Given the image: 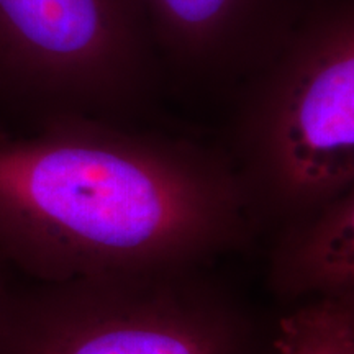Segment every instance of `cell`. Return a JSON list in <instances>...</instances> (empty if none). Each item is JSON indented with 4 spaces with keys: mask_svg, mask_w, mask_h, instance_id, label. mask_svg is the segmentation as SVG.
<instances>
[{
    "mask_svg": "<svg viewBox=\"0 0 354 354\" xmlns=\"http://www.w3.org/2000/svg\"><path fill=\"white\" fill-rule=\"evenodd\" d=\"M82 113L0 117V266L43 284L136 276L241 236L225 143Z\"/></svg>",
    "mask_w": 354,
    "mask_h": 354,
    "instance_id": "6da1fadb",
    "label": "cell"
},
{
    "mask_svg": "<svg viewBox=\"0 0 354 354\" xmlns=\"http://www.w3.org/2000/svg\"><path fill=\"white\" fill-rule=\"evenodd\" d=\"M227 99V145L258 214H312L354 190V0H297Z\"/></svg>",
    "mask_w": 354,
    "mask_h": 354,
    "instance_id": "7a4b0ae2",
    "label": "cell"
},
{
    "mask_svg": "<svg viewBox=\"0 0 354 354\" xmlns=\"http://www.w3.org/2000/svg\"><path fill=\"white\" fill-rule=\"evenodd\" d=\"M165 71L135 0H0V117H148Z\"/></svg>",
    "mask_w": 354,
    "mask_h": 354,
    "instance_id": "3957f363",
    "label": "cell"
},
{
    "mask_svg": "<svg viewBox=\"0 0 354 354\" xmlns=\"http://www.w3.org/2000/svg\"><path fill=\"white\" fill-rule=\"evenodd\" d=\"M127 276L7 292L0 354H230V331L201 302Z\"/></svg>",
    "mask_w": 354,
    "mask_h": 354,
    "instance_id": "277c9868",
    "label": "cell"
},
{
    "mask_svg": "<svg viewBox=\"0 0 354 354\" xmlns=\"http://www.w3.org/2000/svg\"><path fill=\"white\" fill-rule=\"evenodd\" d=\"M297 0H135L165 77L227 97L276 37Z\"/></svg>",
    "mask_w": 354,
    "mask_h": 354,
    "instance_id": "5b68a950",
    "label": "cell"
},
{
    "mask_svg": "<svg viewBox=\"0 0 354 354\" xmlns=\"http://www.w3.org/2000/svg\"><path fill=\"white\" fill-rule=\"evenodd\" d=\"M294 221L281 271L287 284L323 297L353 294L354 190Z\"/></svg>",
    "mask_w": 354,
    "mask_h": 354,
    "instance_id": "8992f818",
    "label": "cell"
},
{
    "mask_svg": "<svg viewBox=\"0 0 354 354\" xmlns=\"http://www.w3.org/2000/svg\"><path fill=\"white\" fill-rule=\"evenodd\" d=\"M276 354H354L353 294L326 295L282 318Z\"/></svg>",
    "mask_w": 354,
    "mask_h": 354,
    "instance_id": "52a82bcc",
    "label": "cell"
},
{
    "mask_svg": "<svg viewBox=\"0 0 354 354\" xmlns=\"http://www.w3.org/2000/svg\"><path fill=\"white\" fill-rule=\"evenodd\" d=\"M7 292L8 289L6 287V282H3V268L0 266V310H2L3 300L7 297Z\"/></svg>",
    "mask_w": 354,
    "mask_h": 354,
    "instance_id": "ba28073f",
    "label": "cell"
}]
</instances>
